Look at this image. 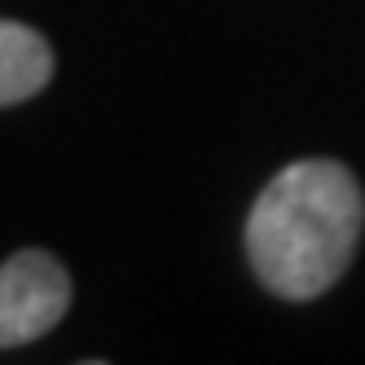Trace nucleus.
I'll return each mask as SVG.
<instances>
[{
  "label": "nucleus",
  "instance_id": "1",
  "mask_svg": "<svg viewBox=\"0 0 365 365\" xmlns=\"http://www.w3.org/2000/svg\"><path fill=\"white\" fill-rule=\"evenodd\" d=\"M361 229V180L339 159H299L255 198L247 216V255L273 295L317 299L348 273Z\"/></svg>",
  "mask_w": 365,
  "mask_h": 365
},
{
  "label": "nucleus",
  "instance_id": "2",
  "mask_svg": "<svg viewBox=\"0 0 365 365\" xmlns=\"http://www.w3.org/2000/svg\"><path fill=\"white\" fill-rule=\"evenodd\" d=\"M71 273L53 251L27 247L0 264V348L36 344L71 308Z\"/></svg>",
  "mask_w": 365,
  "mask_h": 365
},
{
  "label": "nucleus",
  "instance_id": "3",
  "mask_svg": "<svg viewBox=\"0 0 365 365\" xmlns=\"http://www.w3.org/2000/svg\"><path fill=\"white\" fill-rule=\"evenodd\" d=\"M53 80V48L48 40L22 22L0 18V106L36 97Z\"/></svg>",
  "mask_w": 365,
  "mask_h": 365
},
{
  "label": "nucleus",
  "instance_id": "4",
  "mask_svg": "<svg viewBox=\"0 0 365 365\" xmlns=\"http://www.w3.org/2000/svg\"><path fill=\"white\" fill-rule=\"evenodd\" d=\"M80 365H106V361H80Z\"/></svg>",
  "mask_w": 365,
  "mask_h": 365
}]
</instances>
